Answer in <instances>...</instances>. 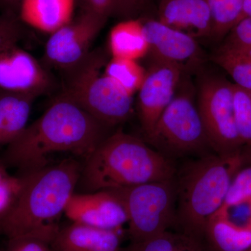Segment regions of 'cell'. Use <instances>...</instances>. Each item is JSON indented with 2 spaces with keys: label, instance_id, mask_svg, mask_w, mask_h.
Here are the masks:
<instances>
[{
  "label": "cell",
  "instance_id": "cell-1",
  "mask_svg": "<svg viewBox=\"0 0 251 251\" xmlns=\"http://www.w3.org/2000/svg\"><path fill=\"white\" fill-rule=\"evenodd\" d=\"M110 129L59 94L39 118L8 145L4 161L25 173L49 166L55 153L69 152L85 159L110 135Z\"/></svg>",
  "mask_w": 251,
  "mask_h": 251
},
{
  "label": "cell",
  "instance_id": "cell-2",
  "mask_svg": "<svg viewBox=\"0 0 251 251\" xmlns=\"http://www.w3.org/2000/svg\"><path fill=\"white\" fill-rule=\"evenodd\" d=\"M82 163L66 158L25 172L22 190L12 210L0 224L10 241L33 238L50 244L80 179Z\"/></svg>",
  "mask_w": 251,
  "mask_h": 251
},
{
  "label": "cell",
  "instance_id": "cell-3",
  "mask_svg": "<svg viewBox=\"0 0 251 251\" xmlns=\"http://www.w3.org/2000/svg\"><path fill=\"white\" fill-rule=\"evenodd\" d=\"M175 175L171 159L120 130L108 135L85 158L77 185L92 193L174 179Z\"/></svg>",
  "mask_w": 251,
  "mask_h": 251
},
{
  "label": "cell",
  "instance_id": "cell-4",
  "mask_svg": "<svg viewBox=\"0 0 251 251\" xmlns=\"http://www.w3.org/2000/svg\"><path fill=\"white\" fill-rule=\"evenodd\" d=\"M242 151L209 154L183 168L176 181V223L180 232L204 242L209 220L223 206L234 175L245 163Z\"/></svg>",
  "mask_w": 251,
  "mask_h": 251
},
{
  "label": "cell",
  "instance_id": "cell-5",
  "mask_svg": "<svg viewBox=\"0 0 251 251\" xmlns=\"http://www.w3.org/2000/svg\"><path fill=\"white\" fill-rule=\"evenodd\" d=\"M106 56L100 49L62 72L60 95L72 100L109 128L124 123L133 112V97L102 72Z\"/></svg>",
  "mask_w": 251,
  "mask_h": 251
},
{
  "label": "cell",
  "instance_id": "cell-6",
  "mask_svg": "<svg viewBox=\"0 0 251 251\" xmlns=\"http://www.w3.org/2000/svg\"><path fill=\"white\" fill-rule=\"evenodd\" d=\"M181 79L174 99L146 137L151 148L166 158L201 152L211 148L195 100L191 82Z\"/></svg>",
  "mask_w": 251,
  "mask_h": 251
},
{
  "label": "cell",
  "instance_id": "cell-7",
  "mask_svg": "<svg viewBox=\"0 0 251 251\" xmlns=\"http://www.w3.org/2000/svg\"><path fill=\"white\" fill-rule=\"evenodd\" d=\"M112 191L125 204L128 216V234L131 242L150 239L175 226V177Z\"/></svg>",
  "mask_w": 251,
  "mask_h": 251
},
{
  "label": "cell",
  "instance_id": "cell-8",
  "mask_svg": "<svg viewBox=\"0 0 251 251\" xmlns=\"http://www.w3.org/2000/svg\"><path fill=\"white\" fill-rule=\"evenodd\" d=\"M198 110L211 148L218 154L242 151L234 116L233 83L219 76L203 78L198 92Z\"/></svg>",
  "mask_w": 251,
  "mask_h": 251
},
{
  "label": "cell",
  "instance_id": "cell-9",
  "mask_svg": "<svg viewBox=\"0 0 251 251\" xmlns=\"http://www.w3.org/2000/svg\"><path fill=\"white\" fill-rule=\"evenodd\" d=\"M108 18L83 8L78 17L50 34L44 59L48 65L65 72L90 53V48Z\"/></svg>",
  "mask_w": 251,
  "mask_h": 251
},
{
  "label": "cell",
  "instance_id": "cell-10",
  "mask_svg": "<svg viewBox=\"0 0 251 251\" xmlns=\"http://www.w3.org/2000/svg\"><path fill=\"white\" fill-rule=\"evenodd\" d=\"M143 24L151 62L175 66L184 75L202 64L203 52L197 39L158 20H147Z\"/></svg>",
  "mask_w": 251,
  "mask_h": 251
},
{
  "label": "cell",
  "instance_id": "cell-11",
  "mask_svg": "<svg viewBox=\"0 0 251 251\" xmlns=\"http://www.w3.org/2000/svg\"><path fill=\"white\" fill-rule=\"evenodd\" d=\"M183 72L175 66L151 62L138 91V116L145 136L152 131L161 114L174 99Z\"/></svg>",
  "mask_w": 251,
  "mask_h": 251
},
{
  "label": "cell",
  "instance_id": "cell-12",
  "mask_svg": "<svg viewBox=\"0 0 251 251\" xmlns=\"http://www.w3.org/2000/svg\"><path fill=\"white\" fill-rule=\"evenodd\" d=\"M52 85L49 72L27 51L18 45L0 51V90L39 97Z\"/></svg>",
  "mask_w": 251,
  "mask_h": 251
},
{
  "label": "cell",
  "instance_id": "cell-13",
  "mask_svg": "<svg viewBox=\"0 0 251 251\" xmlns=\"http://www.w3.org/2000/svg\"><path fill=\"white\" fill-rule=\"evenodd\" d=\"M64 214L72 223L100 229H122L128 223L125 204L112 190L74 193Z\"/></svg>",
  "mask_w": 251,
  "mask_h": 251
},
{
  "label": "cell",
  "instance_id": "cell-14",
  "mask_svg": "<svg viewBox=\"0 0 251 251\" xmlns=\"http://www.w3.org/2000/svg\"><path fill=\"white\" fill-rule=\"evenodd\" d=\"M122 229H104L72 223L59 229L51 247L54 251H123Z\"/></svg>",
  "mask_w": 251,
  "mask_h": 251
},
{
  "label": "cell",
  "instance_id": "cell-15",
  "mask_svg": "<svg viewBox=\"0 0 251 251\" xmlns=\"http://www.w3.org/2000/svg\"><path fill=\"white\" fill-rule=\"evenodd\" d=\"M157 20L196 39L210 38L207 0H161Z\"/></svg>",
  "mask_w": 251,
  "mask_h": 251
},
{
  "label": "cell",
  "instance_id": "cell-16",
  "mask_svg": "<svg viewBox=\"0 0 251 251\" xmlns=\"http://www.w3.org/2000/svg\"><path fill=\"white\" fill-rule=\"evenodd\" d=\"M75 0H22L18 10L21 22L52 34L73 20Z\"/></svg>",
  "mask_w": 251,
  "mask_h": 251
},
{
  "label": "cell",
  "instance_id": "cell-17",
  "mask_svg": "<svg viewBox=\"0 0 251 251\" xmlns=\"http://www.w3.org/2000/svg\"><path fill=\"white\" fill-rule=\"evenodd\" d=\"M204 241L212 251H247L251 248V224H237L219 210L208 222Z\"/></svg>",
  "mask_w": 251,
  "mask_h": 251
},
{
  "label": "cell",
  "instance_id": "cell-18",
  "mask_svg": "<svg viewBox=\"0 0 251 251\" xmlns=\"http://www.w3.org/2000/svg\"><path fill=\"white\" fill-rule=\"evenodd\" d=\"M36 97L0 90V145H9L24 131Z\"/></svg>",
  "mask_w": 251,
  "mask_h": 251
},
{
  "label": "cell",
  "instance_id": "cell-19",
  "mask_svg": "<svg viewBox=\"0 0 251 251\" xmlns=\"http://www.w3.org/2000/svg\"><path fill=\"white\" fill-rule=\"evenodd\" d=\"M112 57L138 61L148 55L149 43L143 21L130 18L117 23L109 34Z\"/></svg>",
  "mask_w": 251,
  "mask_h": 251
},
{
  "label": "cell",
  "instance_id": "cell-20",
  "mask_svg": "<svg viewBox=\"0 0 251 251\" xmlns=\"http://www.w3.org/2000/svg\"><path fill=\"white\" fill-rule=\"evenodd\" d=\"M123 251H209L206 244L182 232L171 230L138 242H130Z\"/></svg>",
  "mask_w": 251,
  "mask_h": 251
},
{
  "label": "cell",
  "instance_id": "cell-21",
  "mask_svg": "<svg viewBox=\"0 0 251 251\" xmlns=\"http://www.w3.org/2000/svg\"><path fill=\"white\" fill-rule=\"evenodd\" d=\"M244 0H207L211 20V39L222 41L244 18Z\"/></svg>",
  "mask_w": 251,
  "mask_h": 251
},
{
  "label": "cell",
  "instance_id": "cell-22",
  "mask_svg": "<svg viewBox=\"0 0 251 251\" xmlns=\"http://www.w3.org/2000/svg\"><path fill=\"white\" fill-rule=\"evenodd\" d=\"M104 72L132 97L139 91L146 75V70L138 61L115 57L107 62Z\"/></svg>",
  "mask_w": 251,
  "mask_h": 251
},
{
  "label": "cell",
  "instance_id": "cell-23",
  "mask_svg": "<svg viewBox=\"0 0 251 251\" xmlns=\"http://www.w3.org/2000/svg\"><path fill=\"white\" fill-rule=\"evenodd\" d=\"M213 60L230 75L234 85L251 92V54L217 52Z\"/></svg>",
  "mask_w": 251,
  "mask_h": 251
},
{
  "label": "cell",
  "instance_id": "cell-24",
  "mask_svg": "<svg viewBox=\"0 0 251 251\" xmlns=\"http://www.w3.org/2000/svg\"><path fill=\"white\" fill-rule=\"evenodd\" d=\"M234 116L244 146L251 147V92L233 83Z\"/></svg>",
  "mask_w": 251,
  "mask_h": 251
},
{
  "label": "cell",
  "instance_id": "cell-25",
  "mask_svg": "<svg viewBox=\"0 0 251 251\" xmlns=\"http://www.w3.org/2000/svg\"><path fill=\"white\" fill-rule=\"evenodd\" d=\"M142 5L139 0H83V8L95 11L108 19L133 18Z\"/></svg>",
  "mask_w": 251,
  "mask_h": 251
},
{
  "label": "cell",
  "instance_id": "cell-26",
  "mask_svg": "<svg viewBox=\"0 0 251 251\" xmlns=\"http://www.w3.org/2000/svg\"><path fill=\"white\" fill-rule=\"evenodd\" d=\"M251 202V163L237 171L231 181L228 192L221 208L229 209Z\"/></svg>",
  "mask_w": 251,
  "mask_h": 251
},
{
  "label": "cell",
  "instance_id": "cell-27",
  "mask_svg": "<svg viewBox=\"0 0 251 251\" xmlns=\"http://www.w3.org/2000/svg\"><path fill=\"white\" fill-rule=\"evenodd\" d=\"M221 42L218 52L251 54V18L238 23Z\"/></svg>",
  "mask_w": 251,
  "mask_h": 251
},
{
  "label": "cell",
  "instance_id": "cell-28",
  "mask_svg": "<svg viewBox=\"0 0 251 251\" xmlns=\"http://www.w3.org/2000/svg\"><path fill=\"white\" fill-rule=\"evenodd\" d=\"M23 184L21 175L11 176L0 163V224L9 215L17 202Z\"/></svg>",
  "mask_w": 251,
  "mask_h": 251
},
{
  "label": "cell",
  "instance_id": "cell-29",
  "mask_svg": "<svg viewBox=\"0 0 251 251\" xmlns=\"http://www.w3.org/2000/svg\"><path fill=\"white\" fill-rule=\"evenodd\" d=\"M25 33L23 23L17 15L0 14V51L18 45Z\"/></svg>",
  "mask_w": 251,
  "mask_h": 251
},
{
  "label": "cell",
  "instance_id": "cell-30",
  "mask_svg": "<svg viewBox=\"0 0 251 251\" xmlns=\"http://www.w3.org/2000/svg\"><path fill=\"white\" fill-rule=\"evenodd\" d=\"M10 251H52L49 243L33 238L10 241Z\"/></svg>",
  "mask_w": 251,
  "mask_h": 251
},
{
  "label": "cell",
  "instance_id": "cell-31",
  "mask_svg": "<svg viewBox=\"0 0 251 251\" xmlns=\"http://www.w3.org/2000/svg\"><path fill=\"white\" fill-rule=\"evenodd\" d=\"M22 0H0V14H18Z\"/></svg>",
  "mask_w": 251,
  "mask_h": 251
},
{
  "label": "cell",
  "instance_id": "cell-32",
  "mask_svg": "<svg viewBox=\"0 0 251 251\" xmlns=\"http://www.w3.org/2000/svg\"><path fill=\"white\" fill-rule=\"evenodd\" d=\"M243 15H244V18H251V0H244Z\"/></svg>",
  "mask_w": 251,
  "mask_h": 251
},
{
  "label": "cell",
  "instance_id": "cell-33",
  "mask_svg": "<svg viewBox=\"0 0 251 251\" xmlns=\"http://www.w3.org/2000/svg\"><path fill=\"white\" fill-rule=\"evenodd\" d=\"M139 1L142 3V4H143V3L145 2V0H139Z\"/></svg>",
  "mask_w": 251,
  "mask_h": 251
},
{
  "label": "cell",
  "instance_id": "cell-34",
  "mask_svg": "<svg viewBox=\"0 0 251 251\" xmlns=\"http://www.w3.org/2000/svg\"><path fill=\"white\" fill-rule=\"evenodd\" d=\"M247 251H251V248L250 249H249V250H248Z\"/></svg>",
  "mask_w": 251,
  "mask_h": 251
}]
</instances>
